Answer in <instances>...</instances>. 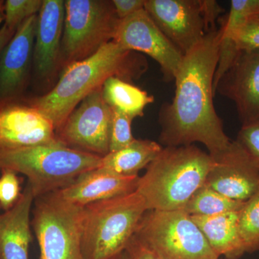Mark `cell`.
Returning <instances> with one entry per match:
<instances>
[{"mask_svg":"<svg viewBox=\"0 0 259 259\" xmlns=\"http://www.w3.org/2000/svg\"><path fill=\"white\" fill-rule=\"evenodd\" d=\"M221 36V28L210 30L184 56L175 76V97L158 115L162 146L200 143L214 158L231 144L213 102Z\"/></svg>","mask_w":259,"mask_h":259,"instance_id":"cell-1","label":"cell"},{"mask_svg":"<svg viewBox=\"0 0 259 259\" xmlns=\"http://www.w3.org/2000/svg\"><path fill=\"white\" fill-rule=\"evenodd\" d=\"M148 66L144 56L112 40L90 57L65 67L50 91L28 102L52 121L56 131L80 102L102 88L109 78L115 76L131 83L140 79Z\"/></svg>","mask_w":259,"mask_h":259,"instance_id":"cell-2","label":"cell"},{"mask_svg":"<svg viewBox=\"0 0 259 259\" xmlns=\"http://www.w3.org/2000/svg\"><path fill=\"white\" fill-rule=\"evenodd\" d=\"M214 164V158L194 145L163 147L139 177L136 191L148 210L184 209Z\"/></svg>","mask_w":259,"mask_h":259,"instance_id":"cell-3","label":"cell"},{"mask_svg":"<svg viewBox=\"0 0 259 259\" xmlns=\"http://www.w3.org/2000/svg\"><path fill=\"white\" fill-rule=\"evenodd\" d=\"M102 158L70 148L59 140L48 144L0 149V171L10 169L26 177L36 199L64 188L84 172L101 166Z\"/></svg>","mask_w":259,"mask_h":259,"instance_id":"cell-4","label":"cell"},{"mask_svg":"<svg viewBox=\"0 0 259 259\" xmlns=\"http://www.w3.org/2000/svg\"><path fill=\"white\" fill-rule=\"evenodd\" d=\"M147 211L136 191L84 207L82 258L111 259L125 250Z\"/></svg>","mask_w":259,"mask_h":259,"instance_id":"cell-5","label":"cell"},{"mask_svg":"<svg viewBox=\"0 0 259 259\" xmlns=\"http://www.w3.org/2000/svg\"><path fill=\"white\" fill-rule=\"evenodd\" d=\"M60 69L83 60L113 40L120 20L112 1L66 0Z\"/></svg>","mask_w":259,"mask_h":259,"instance_id":"cell-6","label":"cell"},{"mask_svg":"<svg viewBox=\"0 0 259 259\" xmlns=\"http://www.w3.org/2000/svg\"><path fill=\"white\" fill-rule=\"evenodd\" d=\"M135 235L161 259H219L184 209L148 210Z\"/></svg>","mask_w":259,"mask_h":259,"instance_id":"cell-7","label":"cell"},{"mask_svg":"<svg viewBox=\"0 0 259 259\" xmlns=\"http://www.w3.org/2000/svg\"><path fill=\"white\" fill-rule=\"evenodd\" d=\"M31 226L39 259H83L81 236L83 209L52 193L35 199Z\"/></svg>","mask_w":259,"mask_h":259,"instance_id":"cell-8","label":"cell"},{"mask_svg":"<svg viewBox=\"0 0 259 259\" xmlns=\"http://www.w3.org/2000/svg\"><path fill=\"white\" fill-rule=\"evenodd\" d=\"M112 117V109L98 89L71 112L56 136L70 148L103 157L110 153Z\"/></svg>","mask_w":259,"mask_h":259,"instance_id":"cell-9","label":"cell"},{"mask_svg":"<svg viewBox=\"0 0 259 259\" xmlns=\"http://www.w3.org/2000/svg\"><path fill=\"white\" fill-rule=\"evenodd\" d=\"M113 41L127 51L146 54L156 61L166 82L175 81L183 54L141 10L120 20Z\"/></svg>","mask_w":259,"mask_h":259,"instance_id":"cell-10","label":"cell"},{"mask_svg":"<svg viewBox=\"0 0 259 259\" xmlns=\"http://www.w3.org/2000/svg\"><path fill=\"white\" fill-rule=\"evenodd\" d=\"M145 10L183 56L207 34L200 0H146Z\"/></svg>","mask_w":259,"mask_h":259,"instance_id":"cell-11","label":"cell"},{"mask_svg":"<svg viewBox=\"0 0 259 259\" xmlns=\"http://www.w3.org/2000/svg\"><path fill=\"white\" fill-rule=\"evenodd\" d=\"M21 99L0 105V149H14L59 141L52 121Z\"/></svg>","mask_w":259,"mask_h":259,"instance_id":"cell-12","label":"cell"},{"mask_svg":"<svg viewBox=\"0 0 259 259\" xmlns=\"http://www.w3.org/2000/svg\"><path fill=\"white\" fill-rule=\"evenodd\" d=\"M213 158L214 164L204 185L241 202L259 190V167L236 140Z\"/></svg>","mask_w":259,"mask_h":259,"instance_id":"cell-13","label":"cell"},{"mask_svg":"<svg viewBox=\"0 0 259 259\" xmlns=\"http://www.w3.org/2000/svg\"><path fill=\"white\" fill-rule=\"evenodd\" d=\"M37 15L24 21L0 54V105L21 99L33 58Z\"/></svg>","mask_w":259,"mask_h":259,"instance_id":"cell-14","label":"cell"},{"mask_svg":"<svg viewBox=\"0 0 259 259\" xmlns=\"http://www.w3.org/2000/svg\"><path fill=\"white\" fill-rule=\"evenodd\" d=\"M217 93L235 104L242 125L259 120V50L238 53L218 81Z\"/></svg>","mask_w":259,"mask_h":259,"instance_id":"cell-15","label":"cell"},{"mask_svg":"<svg viewBox=\"0 0 259 259\" xmlns=\"http://www.w3.org/2000/svg\"><path fill=\"white\" fill-rule=\"evenodd\" d=\"M64 17V1L42 0L41 9L37 14L32 58L35 76L40 81H52L60 69Z\"/></svg>","mask_w":259,"mask_h":259,"instance_id":"cell-16","label":"cell"},{"mask_svg":"<svg viewBox=\"0 0 259 259\" xmlns=\"http://www.w3.org/2000/svg\"><path fill=\"white\" fill-rule=\"evenodd\" d=\"M139 177L123 176L99 167L84 172L70 185L51 193L65 202L84 207L134 192Z\"/></svg>","mask_w":259,"mask_h":259,"instance_id":"cell-17","label":"cell"},{"mask_svg":"<svg viewBox=\"0 0 259 259\" xmlns=\"http://www.w3.org/2000/svg\"><path fill=\"white\" fill-rule=\"evenodd\" d=\"M35 199L27 183L14 207L0 214V259H29L30 213Z\"/></svg>","mask_w":259,"mask_h":259,"instance_id":"cell-18","label":"cell"},{"mask_svg":"<svg viewBox=\"0 0 259 259\" xmlns=\"http://www.w3.org/2000/svg\"><path fill=\"white\" fill-rule=\"evenodd\" d=\"M218 257L239 259L246 253L238 225V211L191 216Z\"/></svg>","mask_w":259,"mask_h":259,"instance_id":"cell-19","label":"cell"},{"mask_svg":"<svg viewBox=\"0 0 259 259\" xmlns=\"http://www.w3.org/2000/svg\"><path fill=\"white\" fill-rule=\"evenodd\" d=\"M163 148L151 140L135 139L128 146L103 156L100 167L123 176H137L157 157Z\"/></svg>","mask_w":259,"mask_h":259,"instance_id":"cell-20","label":"cell"},{"mask_svg":"<svg viewBox=\"0 0 259 259\" xmlns=\"http://www.w3.org/2000/svg\"><path fill=\"white\" fill-rule=\"evenodd\" d=\"M102 93L109 106L134 120L144 116L146 107L154 102V97L147 92L115 76L109 78L105 81Z\"/></svg>","mask_w":259,"mask_h":259,"instance_id":"cell-21","label":"cell"},{"mask_svg":"<svg viewBox=\"0 0 259 259\" xmlns=\"http://www.w3.org/2000/svg\"><path fill=\"white\" fill-rule=\"evenodd\" d=\"M245 202L235 200L204 185L191 197L184 208L190 216H210L239 211Z\"/></svg>","mask_w":259,"mask_h":259,"instance_id":"cell-22","label":"cell"},{"mask_svg":"<svg viewBox=\"0 0 259 259\" xmlns=\"http://www.w3.org/2000/svg\"><path fill=\"white\" fill-rule=\"evenodd\" d=\"M238 225L246 253L259 250V190L238 211Z\"/></svg>","mask_w":259,"mask_h":259,"instance_id":"cell-23","label":"cell"},{"mask_svg":"<svg viewBox=\"0 0 259 259\" xmlns=\"http://www.w3.org/2000/svg\"><path fill=\"white\" fill-rule=\"evenodd\" d=\"M259 17V0H232L230 12L223 20L221 39L228 38L237 29Z\"/></svg>","mask_w":259,"mask_h":259,"instance_id":"cell-24","label":"cell"},{"mask_svg":"<svg viewBox=\"0 0 259 259\" xmlns=\"http://www.w3.org/2000/svg\"><path fill=\"white\" fill-rule=\"evenodd\" d=\"M42 4V0H7L4 25L16 30L24 21L39 13Z\"/></svg>","mask_w":259,"mask_h":259,"instance_id":"cell-25","label":"cell"},{"mask_svg":"<svg viewBox=\"0 0 259 259\" xmlns=\"http://www.w3.org/2000/svg\"><path fill=\"white\" fill-rule=\"evenodd\" d=\"M133 120L134 119L129 116L115 109H112L110 152L118 151L128 146L136 139L133 136L131 128Z\"/></svg>","mask_w":259,"mask_h":259,"instance_id":"cell-26","label":"cell"},{"mask_svg":"<svg viewBox=\"0 0 259 259\" xmlns=\"http://www.w3.org/2000/svg\"><path fill=\"white\" fill-rule=\"evenodd\" d=\"M0 177V208L5 211L14 207L21 197L20 179L16 172L10 169L2 170Z\"/></svg>","mask_w":259,"mask_h":259,"instance_id":"cell-27","label":"cell"},{"mask_svg":"<svg viewBox=\"0 0 259 259\" xmlns=\"http://www.w3.org/2000/svg\"><path fill=\"white\" fill-rule=\"evenodd\" d=\"M236 141L259 167V120L242 125Z\"/></svg>","mask_w":259,"mask_h":259,"instance_id":"cell-28","label":"cell"},{"mask_svg":"<svg viewBox=\"0 0 259 259\" xmlns=\"http://www.w3.org/2000/svg\"><path fill=\"white\" fill-rule=\"evenodd\" d=\"M206 32L216 30V22L224 9L214 0H200Z\"/></svg>","mask_w":259,"mask_h":259,"instance_id":"cell-29","label":"cell"},{"mask_svg":"<svg viewBox=\"0 0 259 259\" xmlns=\"http://www.w3.org/2000/svg\"><path fill=\"white\" fill-rule=\"evenodd\" d=\"M112 3L117 18L122 20L145 9L146 0H112Z\"/></svg>","mask_w":259,"mask_h":259,"instance_id":"cell-30","label":"cell"},{"mask_svg":"<svg viewBox=\"0 0 259 259\" xmlns=\"http://www.w3.org/2000/svg\"><path fill=\"white\" fill-rule=\"evenodd\" d=\"M126 250L128 251L131 259H161L136 235L130 241Z\"/></svg>","mask_w":259,"mask_h":259,"instance_id":"cell-31","label":"cell"},{"mask_svg":"<svg viewBox=\"0 0 259 259\" xmlns=\"http://www.w3.org/2000/svg\"><path fill=\"white\" fill-rule=\"evenodd\" d=\"M16 30L8 28L4 25L1 27L0 28V54L4 49L5 46L11 40Z\"/></svg>","mask_w":259,"mask_h":259,"instance_id":"cell-32","label":"cell"},{"mask_svg":"<svg viewBox=\"0 0 259 259\" xmlns=\"http://www.w3.org/2000/svg\"><path fill=\"white\" fill-rule=\"evenodd\" d=\"M5 1L0 0V25L2 23H5Z\"/></svg>","mask_w":259,"mask_h":259,"instance_id":"cell-33","label":"cell"},{"mask_svg":"<svg viewBox=\"0 0 259 259\" xmlns=\"http://www.w3.org/2000/svg\"><path fill=\"white\" fill-rule=\"evenodd\" d=\"M111 259H131V255H130L128 251L125 249Z\"/></svg>","mask_w":259,"mask_h":259,"instance_id":"cell-34","label":"cell"},{"mask_svg":"<svg viewBox=\"0 0 259 259\" xmlns=\"http://www.w3.org/2000/svg\"><path fill=\"white\" fill-rule=\"evenodd\" d=\"M252 20H256V21H259V17H257V18L252 19Z\"/></svg>","mask_w":259,"mask_h":259,"instance_id":"cell-35","label":"cell"}]
</instances>
